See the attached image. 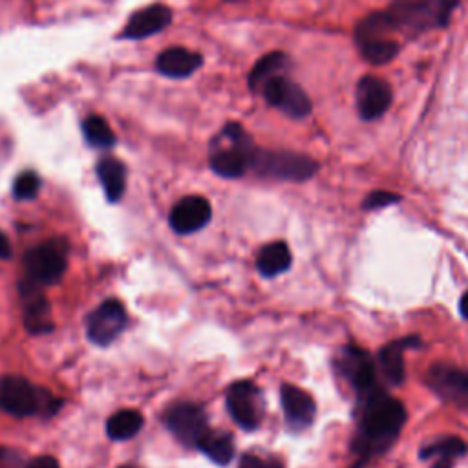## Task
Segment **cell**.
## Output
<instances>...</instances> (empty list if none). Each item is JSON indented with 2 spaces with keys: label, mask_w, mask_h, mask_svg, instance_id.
<instances>
[{
  "label": "cell",
  "mask_w": 468,
  "mask_h": 468,
  "mask_svg": "<svg viewBox=\"0 0 468 468\" xmlns=\"http://www.w3.org/2000/svg\"><path fill=\"white\" fill-rule=\"evenodd\" d=\"M399 201V196L393 194V192H386V190H375L371 192L366 199H364V208L367 210H373V208H380V207H386L389 203H395Z\"/></svg>",
  "instance_id": "f546056e"
},
{
  "label": "cell",
  "mask_w": 468,
  "mask_h": 468,
  "mask_svg": "<svg viewBox=\"0 0 468 468\" xmlns=\"http://www.w3.org/2000/svg\"><path fill=\"white\" fill-rule=\"evenodd\" d=\"M260 176L285 179V181H305L309 179L318 165L302 154L294 152H272V150H256L252 166Z\"/></svg>",
  "instance_id": "5b68a950"
},
{
  "label": "cell",
  "mask_w": 468,
  "mask_h": 468,
  "mask_svg": "<svg viewBox=\"0 0 468 468\" xmlns=\"http://www.w3.org/2000/svg\"><path fill=\"white\" fill-rule=\"evenodd\" d=\"M119 468H139V466H133V464H124V466H119Z\"/></svg>",
  "instance_id": "836d02e7"
},
{
  "label": "cell",
  "mask_w": 468,
  "mask_h": 468,
  "mask_svg": "<svg viewBox=\"0 0 468 468\" xmlns=\"http://www.w3.org/2000/svg\"><path fill=\"white\" fill-rule=\"evenodd\" d=\"M82 133L95 148H112L115 144V133L101 115L86 117L82 121Z\"/></svg>",
  "instance_id": "4316f807"
},
{
  "label": "cell",
  "mask_w": 468,
  "mask_h": 468,
  "mask_svg": "<svg viewBox=\"0 0 468 468\" xmlns=\"http://www.w3.org/2000/svg\"><path fill=\"white\" fill-rule=\"evenodd\" d=\"M457 0H395L388 13L397 27L426 29L444 26Z\"/></svg>",
  "instance_id": "277c9868"
},
{
  "label": "cell",
  "mask_w": 468,
  "mask_h": 468,
  "mask_svg": "<svg viewBox=\"0 0 468 468\" xmlns=\"http://www.w3.org/2000/svg\"><path fill=\"white\" fill-rule=\"evenodd\" d=\"M410 346H411V338L397 340V342H391L386 347H382V351L378 355V362H380L382 373H384V377L391 384H400L402 378H404V358H402V353Z\"/></svg>",
  "instance_id": "603a6c76"
},
{
  "label": "cell",
  "mask_w": 468,
  "mask_h": 468,
  "mask_svg": "<svg viewBox=\"0 0 468 468\" xmlns=\"http://www.w3.org/2000/svg\"><path fill=\"white\" fill-rule=\"evenodd\" d=\"M229 2H234V0H229Z\"/></svg>",
  "instance_id": "e575fe53"
},
{
  "label": "cell",
  "mask_w": 468,
  "mask_h": 468,
  "mask_svg": "<svg viewBox=\"0 0 468 468\" xmlns=\"http://www.w3.org/2000/svg\"><path fill=\"white\" fill-rule=\"evenodd\" d=\"M289 66V58L285 53L282 51H272V53H267L263 55L256 64L254 68L250 69L249 73V86L252 90H261L263 84L276 77V75H283L285 68Z\"/></svg>",
  "instance_id": "7402d4cb"
},
{
  "label": "cell",
  "mask_w": 468,
  "mask_h": 468,
  "mask_svg": "<svg viewBox=\"0 0 468 468\" xmlns=\"http://www.w3.org/2000/svg\"><path fill=\"white\" fill-rule=\"evenodd\" d=\"M362 397L364 402L355 452L360 455V461H367L371 455L384 452L397 439L406 420V410L400 400L378 388H373Z\"/></svg>",
  "instance_id": "6da1fadb"
},
{
  "label": "cell",
  "mask_w": 468,
  "mask_h": 468,
  "mask_svg": "<svg viewBox=\"0 0 468 468\" xmlns=\"http://www.w3.org/2000/svg\"><path fill=\"white\" fill-rule=\"evenodd\" d=\"M60 406L51 393L35 388L22 377H4L0 380V408L15 417H27L35 413H53Z\"/></svg>",
  "instance_id": "3957f363"
},
{
  "label": "cell",
  "mask_w": 468,
  "mask_h": 468,
  "mask_svg": "<svg viewBox=\"0 0 468 468\" xmlns=\"http://www.w3.org/2000/svg\"><path fill=\"white\" fill-rule=\"evenodd\" d=\"M340 371L347 377V380L353 384V388L364 395L377 388L375 384V366L367 353H364L358 347H347L344 355L340 356Z\"/></svg>",
  "instance_id": "e0dca14e"
},
{
  "label": "cell",
  "mask_w": 468,
  "mask_h": 468,
  "mask_svg": "<svg viewBox=\"0 0 468 468\" xmlns=\"http://www.w3.org/2000/svg\"><path fill=\"white\" fill-rule=\"evenodd\" d=\"M24 269L27 278L40 285L55 283L66 271L64 249L57 243H44L26 252Z\"/></svg>",
  "instance_id": "ba28073f"
},
{
  "label": "cell",
  "mask_w": 468,
  "mask_h": 468,
  "mask_svg": "<svg viewBox=\"0 0 468 468\" xmlns=\"http://www.w3.org/2000/svg\"><path fill=\"white\" fill-rule=\"evenodd\" d=\"M197 448L216 464L230 463L234 455V441L229 433L208 430L197 442Z\"/></svg>",
  "instance_id": "cb8c5ba5"
},
{
  "label": "cell",
  "mask_w": 468,
  "mask_h": 468,
  "mask_svg": "<svg viewBox=\"0 0 468 468\" xmlns=\"http://www.w3.org/2000/svg\"><path fill=\"white\" fill-rule=\"evenodd\" d=\"M20 292V303H22V318L24 325L33 335H42L53 331V318L51 309L46 300V296L40 291V283L33 282L31 278H24L18 283Z\"/></svg>",
  "instance_id": "9c48e42d"
},
{
  "label": "cell",
  "mask_w": 468,
  "mask_h": 468,
  "mask_svg": "<svg viewBox=\"0 0 468 468\" xmlns=\"http://www.w3.org/2000/svg\"><path fill=\"white\" fill-rule=\"evenodd\" d=\"M280 397H282L285 420L292 430H303L313 422L316 406L313 397L307 391L292 384H283Z\"/></svg>",
  "instance_id": "2e32d148"
},
{
  "label": "cell",
  "mask_w": 468,
  "mask_h": 468,
  "mask_svg": "<svg viewBox=\"0 0 468 468\" xmlns=\"http://www.w3.org/2000/svg\"><path fill=\"white\" fill-rule=\"evenodd\" d=\"M261 93L271 106L282 110L289 117L302 119L311 112V101L305 91L285 75H276L269 79L263 84Z\"/></svg>",
  "instance_id": "52a82bcc"
},
{
  "label": "cell",
  "mask_w": 468,
  "mask_h": 468,
  "mask_svg": "<svg viewBox=\"0 0 468 468\" xmlns=\"http://www.w3.org/2000/svg\"><path fill=\"white\" fill-rule=\"evenodd\" d=\"M126 325V311L117 300L102 302L86 322L88 338L97 346L113 342Z\"/></svg>",
  "instance_id": "8fae6325"
},
{
  "label": "cell",
  "mask_w": 468,
  "mask_h": 468,
  "mask_svg": "<svg viewBox=\"0 0 468 468\" xmlns=\"http://www.w3.org/2000/svg\"><path fill=\"white\" fill-rule=\"evenodd\" d=\"M239 468H283L278 459L260 453H245L239 461Z\"/></svg>",
  "instance_id": "f1b7e54d"
},
{
  "label": "cell",
  "mask_w": 468,
  "mask_h": 468,
  "mask_svg": "<svg viewBox=\"0 0 468 468\" xmlns=\"http://www.w3.org/2000/svg\"><path fill=\"white\" fill-rule=\"evenodd\" d=\"M26 468H58V463L55 457L51 455H38L35 459H31Z\"/></svg>",
  "instance_id": "4dcf8cb0"
},
{
  "label": "cell",
  "mask_w": 468,
  "mask_h": 468,
  "mask_svg": "<svg viewBox=\"0 0 468 468\" xmlns=\"http://www.w3.org/2000/svg\"><path fill=\"white\" fill-rule=\"evenodd\" d=\"M170 20H172V11L163 4H154L135 11L126 22V26L122 27L121 37L130 40L146 38L150 35L163 31L170 24Z\"/></svg>",
  "instance_id": "9a60e30c"
},
{
  "label": "cell",
  "mask_w": 468,
  "mask_h": 468,
  "mask_svg": "<svg viewBox=\"0 0 468 468\" xmlns=\"http://www.w3.org/2000/svg\"><path fill=\"white\" fill-rule=\"evenodd\" d=\"M459 311L463 314V318L468 320V291L461 296V302H459Z\"/></svg>",
  "instance_id": "d6a6232c"
},
{
  "label": "cell",
  "mask_w": 468,
  "mask_h": 468,
  "mask_svg": "<svg viewBox=\"0 0 468 468\" xmlns=\"http://www.w3.org/2000/svg\"><path fill=\"white\" fill-rule=\"evenodd\" d=\"M225 400L232 419L241 428L254 430L260 426L263 417V399L258 386L249 380H238L227 388Z\"/></svg>",
  "instance_id": "8992f818"
},
{
  "label": "cell",
  "mask_w": 468,
  "mask_h": 468,
  "mask_svg": "<svg viewBox=\"0 0 468 468\" xmlns=\"http://www.w3.org/2000/svg\"><path fill=\"white\" fill-rule=\"evenodd\" d=\"M40 177L35 172H22L13 185V194L16 199H33L38 194Z\"/></svg>",
  "instance_id": "83f0119b"
},
{
  "label": "cell",
  "mask_w": 468,
  "mask_h": 468,
  "mask_svg": "<svg viewBox=\"0 0 468 468\" xmlns=\"http://www.w3.org/2000/svg\"><path fill=\"white\" fill-rule=\"evenodd\" d=\"M256 265L263 276H278L289 269L291 250L283 241H272L258 252Z\"/></svg>",
  "instance_id": "ffe728a7"
},
{
  "label": "cell",
  "mask_w": 468,
  "mask_h": 468,
  "mask_svg": "<svg viewBox=\"0 0 468 468\" xmlns=\"http://www.w3.org/2000/svg\"><path fill=\"white\" fill-rule=\"evenodd\" d=\"M201 62L203 58L199 53L188 51L185 48H170L157 57L155 66L159 73L166 77L185 79V77H190L201 66Z\"/></svg>",
  "instance_id": "ac0fdd59"
},
{
  "label": "cell",
  "mask_w": 468,
  "mask_h": 468,
  "mask_svg": "<svg viewBox=\"0 0 468 468\" xmlns=\"http://www.w3.org/2000/svg\"><path fill=\"white\" fill-rule=\"evenodd\" d=\"M165 424L185 444L197 446L199 439L208 431L205 411L190 402L174 404L165 413Z\"/></svg>",
  "instance_id": "30bf717a"
},
{
  "label": "cell",
  "mask_w": 468,
  "mask_h": 468,
  "mask_svg": "<svg viewBox=\"0 0 468 468\" xmlns=\"http://www.w3.org/2000/svg\"><path fill=\"white\" fill-rule=\"evenodd\" d=\"M391 104V88L386 80L366 75L356 84V108L362 119L371 121L386 113Z\"/></svg>",
  "instance_id": "7c38bea8"
},
{
  "label": "cell",
  "mask_w": 468,
  "mask_h": 468,
  "mask_svg": "<svg viewBox=\"0 0 468 468\" xmlns=\"http://www.w3.org/2000/svg\"><path fill=\"white\" fill-rule=\"evenodd\" d=\"M212 216L210 203L201 196L179 199L170 212V225L179 234H190L203 229Z\"/></svg>",
  "instance_id": "5bb4252c"
},
{
  "label": "cell",
  "mask_w": 468,
  "mask_h": 468,
  "mask_svg": "<svg viewBox=\"0 0 468 468\" xmlns=\"http://www.w3.org/2000/svg\"><path fill=\"white\" fill-rule=\"evenodd\" d=\"M426 382L442 399L459 402V404H468V371L466 369L437 364L430 367L426 375Z\"/></svg>",
  "instance_id": "4fadbf2b"
},
{
  "label": "cell",
  "mask_w": 468,
  "mask_h": 468,
  "mask_svg": "<svg viewBox=\"0 0 468 468\" xmlns=\"http://www.w3.org/2000/svg\"><path fill=\"white\" fill-rule=\"evenodd\" d=\"M7 258H11V245L7 238L0 232V260H7Z\"/></svg>",
  "instance_id": "1f68e13d"
},
{
  "label": "cell",
  "mask_w": 468,
  "mask_h": 468,
  "mask_svg": "<svg viewBox=\"0 0 468 468\" xmlns=\"http://www.w3.org/2000/svg\"><path fill=\"white\" fill-rule=\"evenodd\" d=\"M466 452V446L457 437H446L441 439L430 446H426L420 452V457L424 461H430L433 468H450L452 463Z\"/></svg>",
  "instance_id": "44dd1931"
},
{
  "label": "cell",
  "mask_w": 468,
  "mask_h": 468,
  "mask_svg": "<svg viewBox=\"0 0 468 468\" xmlns=\"http://www.w3.org/2000/svg\"><path fill=\"white\" fill-rule=\"evenodd\" d=\"M97 176L108 201H119L126 186V168L115 157H102L97 163Z\"/></svg>",
  "instance_id": "d6986e66"
},
{
  "label": "cell",
  "mask_w": 468,
  "mask_h": 468,
  "mask_svg": "<svg viewBox=\"0 0 468 468\" xmlns=\"http://www.w3.org/2000/svg\"><path fill=\"white\" fill-rule=\"evenodd\" d=\"M141 428H143V415L135 410H121L113 413L106 422V433L115 441L130 439Z\"/></svg>",
  "instance_id": "d4e9b609"
},
{
  "label": "cell",
  "mask_w": 468,
  "mask_h": 468,
  "mask_svg": "<svg viewBox=\"0 0 468 468\" xmlns=\"http://www.w3.org/2000/svg\"><path fill=\"white\" fill-rule=\"evenodd\" d=\"M256 150L243 126L229 122L210 144V168L221 177H239L252 166Z\"/></svg>",
  "instance_id": "7a4b0ae2"
},
{
  "label": "cell",
  "mask_w": 468,
  "mask_h": 468,
  "mask_svg": "<svg viewBox=\"0 0 468 468\" xmlns=\"http://www.w3.org/2000/svg\"><path fill=\"white\" fill-rule=\"evenodd\" d=\"M356 46L371 64H386L399 53V44L393 38H369L356 42Z\"/></svg>",
  "instance_id": "484cf974"
}]
</instances>
